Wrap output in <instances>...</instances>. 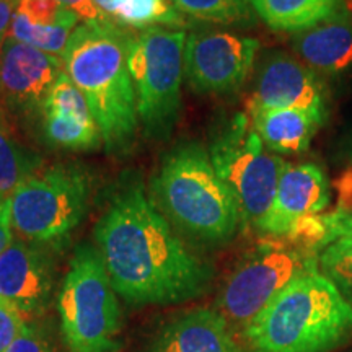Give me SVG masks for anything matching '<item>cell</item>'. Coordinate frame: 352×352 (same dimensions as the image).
Instances as JSON below:
<instances>
[{
	"mask_svg": "<svg viewBox=\"0 0 352 352\" xmlns=\"http://www.w3.org/2000/svg\"><path fill=\"white\" fill-rule=\"evenodd\" d=\"M94 236L114 290L132 305L188 302L212 280V267L189 252L138 176L121 178Z\"/></svg>",
	"mask_w": 352,
	"mask_h": 352,
	"instance_id": "cell-1",
	"label": "cell"
},
{
	"mask_svg": "<svg viewBox=\"0 0 352 352\" xmlns=\"http://www.w3.org/2000/svg\"><path fill=\"white\" fill-rule=\"evenodd\" d=\"M131 39L127 30L109 21H88L74 30L63 54L65 74L85 96L109 155H126L138 138Z\"/></svg>",
	"mask_w": 352,
	"mask_h": 352,
	"instance_id": "cell-2",
	"label": "cell"
},
{
	"mask_svg": "<svg viewBox=\"0 0 352 352\" xmlns=\"http://www.w3.org/2000/svg\"><path fill=\"white\" fill-rule=\"evenodd\" d=\"M151 201L175 230L199 245L227 243L241 223L239 202L199 142L168 151L151 182Z\"/></svg>",
	"mask_w": 352,
	"mask_h": 352,
	"instance_id": "cell-3",
	"label": "cell"
},
{
	"mask_svg": "<svg viewBox=\"0 0 352 352\" xmlns=\"http://www.w3.org/2000/svg\"><path fill=\"white\" fill-rule=\"evenodd\" d=\"M252 352H328L352 336V303L308 271L280 290L243 333Z\"/></svg>",
	"mask_w": 352,
	"mask_h": 352,
	"instance_id": "cell-4",
	"label": "cell"
},
{
	"mask_svg": "<svg viewBox=\"0 0 352 352\" xmlns=\"http://www.w3.org/2000/svg\"><path fill=\"white\" fill-rule=\"evenodd\" d=\"M57 311L69 352L120 349L121 305L96 246L76 248L57 296Z\"/></svg>",
	"mask_w": 352,
	"mask_h": 352,
	"instance_id": "cell-5",
	"label": "cell"
},
{
	"mask_svg": "<svg viewBox=\"0 0 352 352\" xmlns=\"http://www.w3.org/2000/svg\"><path fill=\"white\" fill-rule=\"evenodd\" d=\"M91 196L83 166L63 164L38 171L8 196L13 233L41 246H63L80 226Z\"/></svg>",
	"mask_w": 352,
	"mask_h": 352,
	"instance_id": "cell-6",
	"label": "cell"
},
{
	"mask_svg": "<svg viewBox=\"0 0 352 352\" xmlns=\"http://www.w3.org/2000/svg\"><path fill=\"white\" fill-rule=\"evenodd\" d=\"M184 30L153 26L132 36L129 72L145 138L165 140L182 116Z\"/></svg>",
	"mask_w": 352,
	"mask_h": 352,
	"instance_id": "cell-7",
	"label": "cell"
},
{
	"mask_svg": "<svg viewBox=\"0 0 352 352\" xmlns=\"http://www.w3.org/2000/svg\"><path fill=\"white\" fill-rule=\"evenodd\" d=\"M209 155L239 202L241 223L258 228L274 201L287 162L266 152L248 113L235 114L214 135Z\"/></svg>",
	"mask_w": 352,
	"mask_h": 352,
	"instance_id": "cell-8",
	"label": "cell"
},
{
	"mask_svg": "<svg viewBox=\"0 0 352 352\" xmlns=\"http://www.w3.org/2000/svg\"><path fill=\"white\" fill-rule=\"evenodd\" d=\"M318 270V258L284 239L270 236L239 263L222 285L217 308L232 329L246 331L280 290L308 271Z\"/></svg>",
	"mask_w": 352,
	"mask_h": 352,
	"instance_id": "cell-9",
	"label": "cell"
},
{
	"mask_svg": "<svg viewBox=\"0 0 352 352\" xmlns=\"http://www.w3.org/2000/svg\"><path fill=\"white\" fill-rule=\"evenodd\" d=\"M259 41L227 32L189 34L184 46V78L201 95H227L240 90L252 74Z\"/></svg>",
	"mask_w": 352,
	"mask_h": 352,
	"instance_id": "cell-10",
	"label": "cell"
},
{
	"mask_svg": "<svg viewBox=\"0 0 352 352\" xmlns=\"http://www.w3.org/2000/svg\"><path fill=\"white\" fill-rule=\"evenodd\" d=\"M63 57L8 38L0 46V101L15 113H41L60 74Z\"/></svg>",
	"mask_w": 352,
	"mask_h": 352,
	"instance_id": "cell-11",
	"label": "cell"
},
{
	"mask_svg": "<svg viewBox=\"0 0 352 352\" xmlns=\"http://www.w3.org/2000/svg\"><path fill=\"white\" fill-rule=\"evenodd\" d=\"M250 108L302 109L328 120V94L321 78L302 60L272 52L263 60Z\"/></svg>",
	"mask_w": 352,
	"mask_h": 352,
	"instance_id": "cell-12",
	"label": "cell"
},
{
	"mask_svg": "<svg viewBox=\"0 0 352 352\" xmlns=\"http://www.w3.org/2000/svg\"><path fill=\"white\" fill-rule=\"evenodd\" d=\"M52 289L54 266L46 246L13 239L0 253V298L33 321L50 307Z\"/></svg>",
	"mask_w": 352,
	"mask_h": 352,
	"instance_id": "cell-13",
	"label": "cell"
},
{
	"mask_svg": "<svg viewBox=\"0 0 352 352\" xmlns=\"http://www.w3.org/2000/svg\"><path fill=\"white\" fill-rule=\"evenodd\" d=\"M331 201V184L324 170L315 164L285 165L276 196L258 230L280 239L296 220L320 214Z\"/></svg>",
	"mask_w": 352,
	"mask_h": 352,
	"instance_id": "cell-14",
	"label": "cell"
},
{
	"mask_svg": "<svg viewBox=\"0 0 352 352\" xmlns=\"http://www.w3.org/2000/svg\"><path fill=\"white\" fill-rule=\"evenodd\" d=\"M147 352H240V346L215 308L197 307L166 321Z\"/></svg>",
	"mask_w": 352,
	"mask_h": 352,
	"instance_id": "cell-15",
	"label": "cell"
},
{
	"mask_svg": "<svg viewBox=\"0 0 352 352\" xmlns=\"http://www.w3.org/2000/svg\"><path fill=\"white\" fill-rule=\"evenodd\" d=\"M292 47L318 77L338 78L352 72V19L342 12L323 23L297 33Z\"/></svg>",
	"mask_w": 352,
	"mask_h": 352,
	"instance_id": "cell-16",
	"label": "cell"
},
{
	"mask_svg": "<svg viewBox=\"0 0 352 352\" xmlns=\"http://www.w3.org/2000/svg\"><path fill=\"white\" fill-rule=\"evenodd\" d=\"M248 116L264 147L276 155L305 152L316 131L327 122L302 109L250 108Z\"/></svg>",
	"mask_w": 352,
	"mask_h": 352,
	"instance_id": "cell-17",
	"label": "cell"
},
{
	"mask_svg": "<svg viewBox=\"0 0 352 352\" xmlns=\"http://www.w3.org/2000/svg\"><path fill=\"white\" fill-rule=\"evenodd\" d=\"M259 19L276 32L302 33L346 12L344 0H248Z\"/></svg>",
	"mask_w": 352,
	"mask_h": 352,
	"instance_id": "cell-18",
	"label": "cell"
},
{
	"mask_svg": "<svg viewBox=\"0 0 352 352\" xmlns=\"http://www.w3.org/2000/svg\"><path fill=\"white\" fill-rule=\"evenodd\" d=\"M109 23L122 30H148L153 26L175 28L184 25V15L171 0H103L98 7Z\"/></svg>",
	"mask_w": 352,
	"mask_h": 352,
	"instance_id": "cell-19",
	"label": "cell"
},
{
	"mask_svg": "<svg viewBox=\"0 0 352 352\" xmlns=\"http://www.w3.org/2000/svg\"><path fill=\"white\" fill-rule=\"evenodd\" d=\"M41 127L47 144L69 151H94L103 145L95 121H83L69 114L41 111Z\"/></svg>",
	"mask_w": 352,
	"mask_h": 352,
	"instance_id": "cell-20",
	"label": "cell"
},
{
	"mask_svg": "<svg viewBox=\"0 0 352 352\" xmlns=\"http://www.w3.org/2000/svg\"><path fill=\"white\" fill-rule=\"evenodd\" d=\"M41 157L21 145L0 116V196L8 197L41 168Z\"/></svg>",
	"mask_w": 352,
	"mask_h": 352,
	"instance_id": "cell-21",
	"label": "cell"
},
{
	"mask_svg": "<svg viewBox=\"0 0 352 352\" xmlns=\"http://www.w3.org/2000/svg\"><path fill=\"white\" fill-rule=\"evenodd\" d=\"M176 10L199 21L243 25L252 20L248 0H171Z\"/></svg>",
	"mask_w": 352,
	"mask_h": 352,
	"instance_id": "cell-22",
	"label": "cell"
},
{
	"mask_svg": "<svg viewBox=\"0 0 352 352\" xmlns=\"http://www.w3.org/2000/svg\"><path fill=\"white\" fill-rule=\"evenodd\" d=\"M284 239L287 243L310 254L321 253L327 246L334 243L333 215L329 214H310L300 217L292 223Z\"/></svg>",
	"mask_w": 352,
	"mask_h": 352,
	"instance_id": "cell-23",
	"label": "cell"
},
{
	"mask_svg": "<svg viewBox=\"0 0 352 352\" xmlns=\"http://www.w3.org/2000/svg\"><path fill=\"white\" fill-rule=\"evenodd\" d=\"M41 111L60 113L69 114V116H76L83 121H95L91 116L90 108L85 96L76 87V83L70 80L67 74H60L54 85L47 94L44 100Z\"/></svg>",
	"mask_w": 352,
	"mask_h": 352,
	"instance_id": "cell-24",
	"label": "cell"
},
{
	"mask_svg": "<svg viewBox=\"0 0 352 352\" xmlns=\"http://www.w3.org/2000/svg\"><path fill=\"white\" fill-rule=\"evenodd\" d=\"M318 263L341 294L352 303V245L334 241L320 253Z\"/></svg>",
	"mask_w": 352,
	"mask_h": 352,
	"instance_id": "cell-25",
	"label": "cell"
},
{
	"mask_svg": "<svg viewBox=\"0 0 352 352\" xmlns=\"http://www.w3.org/2000/svg\"><path fill=\"white\" fill-rule=\"evenodd\" d=\"M6 352H54L51 336L41 324L26 321L23 331Z\"/></svg>",
	"mask_w": 352,
	"mask_h": 352,
	"instance_id": "cell-26",
	"label": "cell"
},
{
	"mask_svg": "<svg viewBox=\"0 0 352 352\" xmlns=\"http://www.w3.org/2000/svg\"><path fill=\"white\" fill-rule=\"evenodd\" d=\"M25 324V316L0 298V352H6L12 346V342L23 331Z\"/></svg>",
	"mask_w": 352,
	"mask_h": 352,
	"instance_id": "cell-27",
	"label": "cell"
},
{
	"mask_svg": "<svg viewBox=\"0 0 352 352\" xmlns=\"http://www.w3.org/2000/svg\"><path fill=\"white\" fill-rule=\"evenodd\" d=\"M333 188L336 191L338 208L342 214H352V164L334 178Z\"/></svg>",
	"mask_w": 352,
	"mask_h": 352,
	"instance_id": "cell-28",
	"label": "cell"
},
{
	"mask_svg": "<svg viewBox=\"0 0 352 352\" xmlns=\"http://www.w3.org/2000/svg\"><path fill=\"white\" fill-rule=\"evenodd\" d=\"M56 2H59L60 6L76 13L83 23H88V21H107L91 0H56Z\"/></svg>",
	"mask_w": 352,
	"mask_h": 352,
	"instance_id": "cell-29",
	"label": "cell"
},
{
	"mask_svg": "<svg viewBox=\"0 0 352 352\" xmlns=\"http://www.w3.org/2000/svg\"><path fill=\"white\" fill-rule=\"evenodd\" d=\"M13 228L10 222V201L0 196V253L6 252L13 241Z\"/></svg>",
	"mask_w": 352,
	"mask_h": 352,
	"instance_id": "cell-30",
	"label": "cell"
},
{
	"mask_svg": "<svg viewBox=\"0 0 352 352\" xmlns=\"http://www.w3.org/2000/svg\"><path fill=\"white\" fill-rule=\"evenodd\" d=\"M333 233L334 241H344L352 245V214H342L333 210Z\"/></svg>",
	"mask_w": 352,
	"mask_h": 352,
	"instance_id": "cell-31",
	"label": "cell"
},
{
	"mask_svg": "<svg viewBox=\"0 0 352 352\" xmlns=\"http://www.w3.org/2000/svg\"><path fill=\"white\" fill-rule=\"evenodd\" d=\"M15 8L16 2H13V0H0V46L8 36Z\"/></svg>",
	"mask_w": 352,
	"mask_h": 352,
	"instance_id": "cell-32",
	"label": "cell"
},
{
	"mask_svg": "<svg viewBox=\"0 0 352 352\" xmlns=\"http://www.w3.org/2000/svg\"><path fill=\"white\" fill-rule=\"evenodd\" d=\"M342 155L352 164V132L344 139V142H342Z\"/></svg>",
	"mask_w": 352,
	"mask_h": 352,
	"instance_id": "cell-33",
	"label": "cell"
}]
</instances>
